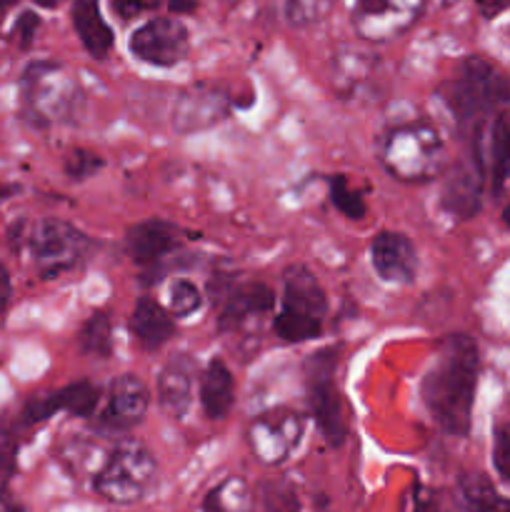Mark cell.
<instances>
[{"mask_svg": "<svg viewBox=\"0 0 510 512\" xmlns=\"http://www.w3.org/2000/svg\"><path fill=\"white\" fill-rule=\"evenodd\" d=\"M230 108H233V100L225 90L208 83L190 85L178 95L173 105V128L180 135L208 130L213 125L223 123L228 118Z\"/></svg>", "mask_w": 510, "mask_h": 512, "instance_id": "obj_13", "label": "cell"}, {"mask_svg": "<svg viewBox=\"0 0 510 512\" xmlns=\"http://www.w3.org/2000/svg\"><path fill=\"white\" fill-rule=\"evenodd\" d=\"M370 263L383 283L410 285L418 275V250L405 233L380 230L370 240Z\"/></svg>", "mask_w": 510, "mask_h": 512, "instance_id": "obj_15", "label": "cell"}, {"mask_svg": "<svg viewBox=\"0 0 510 512\" xmlns=\"http://www.w3.org/2000/svg\"><path fill=\"white\" fill-rule=\"evenodd\" d=\"M20 105L25 118L40 128L73 125L85 110V93L63 63L33 60L20 75Z\"/></svg>", "mask_w": 510, "mask_h": 512, "instance_id": "obj_2", "label": "cell"}, {"mask_svg": "<svg viewBox=\"0 0 510 512\" xmlns=\"http://www.w3.org/2000/svg\"><path fill=\"white\" fill-rule=\"evenodd\" d=\"M328 298L315 273L305 265H290L283 273V298L273 330L283 343H305L323 333Z\"/></svg>", "mask_w": 510, "mask_h": 512, "instance_id": "obj_6", "label": "cell"}, {"mask_svg": "<svg viewBox=\"0 0 510 512\" xmlns=\"http://www.w3.org/2000/svg\"><path fill=\"white\" fill-rule=\"evenodd\" d=\"M475 3H478L480 15L488 20L498 18L500 13H505L510 8V0H475Z\"/></svg>", "mask_w": 510, "mask_h": 512, "instance_id": "obj_37", "label": "cell"}, {"mask_svg": "<svg viewBox=\"0 0 510 512\" xmlns=\"http://www.w3.org/2000/svg\"><path fill=\"white\" fill-rule=\"evenodd\" d=\"M13 243L28 253L40 278L50 280L68 273L83 263L90 248L88 235L80 233L75 225L55 218H38L33 223H20L10 230Z\"/></svg>", "mask_w": 510, "mask_h": 512, "instance_id": "obj_5", "label": "cell"}, {"mask_svg": "<svg viewBox=\"0 0 510 512\" xmlns=\"http://www.w3.org/2000/svg\"><path fill=\"white\" fill-rule=\"evenodd\" d=\"M15 455H18V450L13 445L0 443V493H3L5 485L10 483L15 473Z\"/></svg>", "mask_w": 510, "mask_h": 512, "instance_id": "obj_35", "label": "cell"}, {"mask_svg": "<svg viewBox=\"0 0 510 512\" xmlns=\"http://www.w3.org/2000/svg\"><path fill=\"white\" fill-rule=\"evenodd\" d=\"M480 163H483L485 180L495 198H503L510 183V115H493L488 125L485 143H475Z\"/></svg>", "mask_w": 510, "mask_h": 512, "instance_id": "obj_18", "label": "cell"}, {"mask_svg": "<svg viewBox=\"0 0 510 512\" xmlns=\"http://www.w3.org/2000/svg\"><path fill=\"white\" fill-rule=\"evenodd\" d=\"M483 183V163L473 150V163H458L448 170L443 183V208L460 220L478 215L483 205Z\"/></svg>", "mask_w": 510, "mask_h": 512, "instance_id": "obj_17", "label": "cell"}, {"mask_svg": "<svg viewBox=\"0 0 510 512\" xmlns=\"http://www.w3.org/2000/svg\"><path fill=\"white\" fill-rule=\"evenodd\" d=\"M165 5H168L170 13H175V18H178V15L195 13V8H198L195 0H165Z\"/></svg>", "mask_w": 510, "mask_h": 512, "instance_id": "obj_38", "label": "cell"}, {"mask_svg": "<svg viewBox=\"0 0 510 512\" xmlns=\"http://www.w3.org/2000/svg\"><path fill=\"white\" fill-rule=\"evenodd\" d=\"M128 50L140 63L155 68H173L183 63L190 50V30L175 15H158L145 20L128 38Z\"/></svg>", "mask_w": 510, "mask_h": 512, "instance_id": "obj_9", "label": "cell"}, {"mask_svg": "<svg viewBox=\"0 0 510 512\" xmlns=\"http://www.w3.org/2000/svg\"><path fill=\"white\" fill-rule=\"evenodd\" d=\"M380 163L403 183H430L448 163V150L438 128L425 120L395 125L380 143Z\"/></svg>", "mask_w": 510, "mask_h": 512, "instance_id": "obj_4", "label": "cell"}, {"mask_svg": "<svg viewBox=\"0 0 510 512\" xmlns=\"http://www.w3.org/2000/svg\"><path fill=\"white\" fill-rule=\"evenodd\" d=\"M103 168V158L95 155L93 150H73L65 160V173H68L70 180H85L90 175H95Z\"/></svg>", "mask_w": 510, "mask_h": 512, "instance_id": "obj_32", "label": "cell"}, {"mask_svg": "<svg viewBox=\"0 0 510 512\" xmlns=\"http://www.w3.org/2000/svg\"><path fill=\"white\" fill-rule=\"evenodd\" d=\"M15 3H18V0H0V20L5 18V13H8ZM33 3L40 5V8H55V5H58V0H33Z\"/></svg>", "mask_w": 510, "mask_h": 512, "instance_id": "obj_39", "label": "cell"}, {"mask_svg": "<svg viewBox=\"0 0 510 512\" xmlns=\"http://www.w3.org/2000/svg\"><path fill=\"white\" fill-rule=\"evenodd\" d=\"M213 303L218 300V328L230 330L243 325L245 320L258 318L275 308V293L270 285L250 280V283H210Z\"/></svg>", "mask_w": 510, "mask_h": 512, "instance_id": "obj_14", "label": "cell"}, {"mask_svg": "<svg viewBox=\"0 0 510 512\" xmlns=\"http://www.w3.org/2000/svg\"><path fill=\"white\" fill-rule=\"evenodd\" d=\"M193 388H195V360L190 355H178L170 360L158 375V408L168 418L183 420L185 413L193 405Z\"/></svg>", "mask_w": 510, "mask_h": 512, "instance_id": "obj_19", "label": "cell"}, {"mask_svg": "<svg viewBox=\"0 0 510 512\" xmlns=\"http://www.w3.org/2000/svg\"><path fill=\"white\" fill-rule=\"evenodd\" d=\"M338 368V350L328 348L310 355L308 360V403L315 423L325 440L340 445L348 435V418H345L343 395L335 383Z\"/></svg>", "mask_w": 510, "mask_h": 512, "instance_id": "obj_8", "label": "cell"}, {"mask_svg": "<svg viewBox=\"0 0 510 512\" xmlns=\"http://www.w3.org/2000/svg\"><path fill=\"white\" fill-rule=\"evenodd\" d=\"M453 3H460V0H440V5H453Z\"/></svg>", "mask_w": 510, "mask_h": 512, "instance_id": "obj_43", "label": "cell"}, {"mask_svg": "<svg viewBox=\"0 0 510 512\" xmlns=\"http://www.w3.org/2000/svg\"><path fill=\"white\" fill-rule=\"evenodd\" d=\"M78 345L85 355H93V358H110L113 353V323H110V315L98 310V313L90 315L83 323L78 333Z\"/></svg>", "mask_w": 510, "mask_h": 512, "instance_id": "obj_26", "label": "cell"}, {"mask_svg": "<svg viewBox=\"0 0 510 512\" xmlns=\"http://www.w3.org/2000/svg\"><path fill=\"white\" fill-rule=\"evenodd\" d=\"M128 328L143 348L158 350L173 338L175 320L173 315H170V310H165L158 300L140 298L138 303H135L133 315H130Z\"/></svg>", "mask_w": 510, "mask_h": 512, "instance_id": "obj_22", "label": "cell"}, {"mask_svg": "<svg viewBox=\"0 0 510 512\" xmlns=\"http://www.w3.org/2000/svg\"><path fill=\"white\" fill-rule=\"evenodd\" d=\"M100 403V390L88 380L80 383H70L65 388L55 390V393L43 395V398H33L18 415L20 425H35L43 420L53 418L55 413H68L75 418H90Z\"/></svg>", "mask_w": 510, "mask_h": 512, "instance_id": "obj_16", "label": "cell"}, {"mask_svg": "<svg viewBox=\"0 0 510 512\" xmlns=\"http://www.w3.org/2000/svg\"><path fill=\"white\" fill-rule=\"evenodd\" d=\"M198 395L200 405H203V413L210 420L228 418V413L235 405V378L223 360H210L205 373L200 375Z\"/></svg>", "mask_w": 510, "mask_h": 512, "instance_id": "obj_23", "label": "cell"}, {"mask_svg": "<svg viewBox=\"0 0 510 512\" xmlns=\"http://www.w3.org/2000/svg\"><path fill=\"white\" fill-rule=\"evenodd\" d=\"M158 478L155 455L140 440H120L95 473L93 490L113 505H135L150 493Z\"/></svg>", "mask_w": 510, "mask_h": 512, "instance_id": "obj_7", "label": "cell"}, {"mask_svg": "<svg viewBox=\"0 0 510 512\" xmlns=\"http://www.w3.org/2000/svg\"><path fill=\"white\" fill-rule=\"evenodd\" d=\"M263 512H300V500L290 485H265Z\"/></svg>", "mask_w": 510, "mask_h": 512, "instance_id": "obj_31", "label": "cell"}, {"mask_svg": "<svg viewBox=\"0 0 510 512\" xmlns=\"http://www.w3.org/2000/svg\"><path fill=\"white\" fill-rule=\"evenodd\" d=\"M10 300H13V280H10L8 268L0 263V315L8 313Z\"/></svg>", "mask_w": 510, "mask_h": 512, "instance_id": "obj_36", "label": "cell"}, {"mask_svg": "<svg viewBox=\"0 0 510 512\" xmlns=\"http://www.w3.org/2000/svg\"><path fill=\"white\" fill-rule=\"evenodd\" d=\"M70 20H73V30L80 38L83 48L88 50L90 58L105 60L113 50L115 33L103 18L100 10V0H73L70 5Z\"/></svg>", "mask_w": 510, "mask_h": 512, "instance_id": "obj_21", "label": "cell"}, {"mask_svg": "<svg viewBox=\"0 0 510 512\" xmlns=\"http://www.w3.org/2000/svg\"><path fill=\"white\" fill-rule=\"evenodd\" d=\"M253 503L255 498L248 480L240 478V475H230L208 490L200 508L203 512H250Z\"/></svg>", "mask_w": 510, "mask_h": 512, "instance_id": "obj_24", "label": "cell"}, {"mask_svg": "<svg viewBox=\"0 0 510 512\" xmlns=\"http://www.w3.org/2000/svg\"><path fill=\"white\" fill-rule=\"evenodd\" d=\"M0 512H8V505H5V498H3V493H0Z\"/></svg>", "mask_w": 510, "mask_h": 512, "instance_id": "obj_41", "label": "cell"}, {"mask_svg": "<svg viewBox=\"0 0 510 512\" xmlns=\"http://www.w3.org/2000/svg\"><path fill=\"white\" fill-rule=\"evenodd\" d=\"M478 375V345L470 335L455 333L440 343L438 355L420 385L430 418L455 438H465L470 433Z\"/></svg>", "mask_w": 510, "mask_h": 512, "instance_id": "obj_1", "label": "cell"}, {"mask_svg": "<svg viewBox=\"0 0 510 512\" xmlns=\"http://www.w3.org/2000/svg\"><path fill=\"white\" fill-rule=\"evenodd\" d=\"M40 25H43V20H40V15L35 13V10H20V15L13 23V30H10V38L15 40V45H18L20 50H30V45L35 43V35H38Z\"/></svg>", "mask_w": 510, "mask_h": 512, "instance_id": "obj_33", "label": "cell"}, {"mask_svg": "<svg viewBox=\"0 0 510 512\" xmlns=\"http://www.w3.org/2000/svg\"><path fill=\"white\" fill-rule=\"evenodd\" d=\"M438 95L458 123L483 128L485 115H498L510 103V83L488 58L468 55L458 63L453 78L440 85Z\"/></svg>", "mask_w": 510, "mask_h": 512, "instance_id": "obj_3", "label": "cell"}, {"mask_svg": "<svg viewBox=\"0 0 510 512\" xmlns=\"http://www.w3.org/2000/svg\"><path fill=\"white\" fill-rule=\"evenodd\" d=\"M328 195H330V203L350 220H360L365 218L368 208H365V200L360 198L358 190L343 178V175H335V178L328 180Z\"/></svg>", "mask_w": 510, "mask_h": 512, "instance_id": "obj_28", "label": "cell"}, {"mask_svg": "<svg viewBox=\"0 0 510 512\" xmlns=\"http://www.w3.org/2000/svg\"><path fill=\"white\" fill-rule=\"evenodd\" d=\"M170 315L173 318H188V315L198 313L203 308V293L195 283L180 278L170 285Z\"/></svg>", "mask_w": 510, "mask_h": 512, "instance_id": "obj_29", "label": "cell"}, {"mask_svg": "<svg viewBox=\"0 0 510 512\" xmlns=\"http://www.w3.org/2000/svg\"><path fill=\"white\" fill-rule=\"evenodd\" d=\"M163 3L165 0H108V8L113 10L115 18L123 20V23H130V20L155 13Z\"/></svg>", "mask_w": 510, "mask_h": 512, "instance_id": "obj_34", "label": "cell"}, {"mask_svg": "<svg viewBox=\"0 0 510 512\" xmlns=\"http://www.w3.org/2000/svg\"><path fill=\"white\" fill-rule=\"evenodd\" d=\"M303 433V415L290 408H273L250 423L248 445L263 465H283L298 450Z\"/></svg>", "mask_w": 510, "mask_h": 512, "instance_id": "obj_11", "label": "cell"}, {"mask_svg": "<svg viewBox=\"0 0 510 512\" xmlns=\"http://www.w3.org/2000/svg\"><path fill=\"white\" fill-rule=\"evenodd\" d=\"M463 512H510V498H503L483 475H465L460 480Z\"/></svg>", "mask_w": 510, "mask_h": 512, "instance_id": "obj_25", "label": "cell"}, {"mask_svg": "<svg viewBox=\"0 0 510 512\" xmlns=\"http://www.w3.org/2000/svg\"><path fill=\"white\" fill-rule=\"evenodd\" d=\"M428 0H353L355 33L368 43H388L415 28Z\"/></svg>", "mask_w": 510, "mask_h": 512, "instance_id": "obj_10", "label": "cell"}, {"mask_svg": "<svg viewBox=\"0 0 510 512\" xmlns=\"http://www.w3.org/2000/svg\"><path fill=\"white\" fill-rule=\"evenodd\" d=\"M503 223L510 228V203L505 205V210H503Z\"/></svg>", "mask_w": 510, "mask_h": 512, "instance_id": "obj_40", "label": "cell"}, {"mask_svg": "<svg viewBox=\"0 0 510 512\" xmlns=\"http://www.w3.org/2000/svg\"><path fill=\"white\" fill-rule=\"evenodd\" d=\"M338 0H285V20L293 28H313L323 23Z\"/></svg>", "mask_w": 510, "mask_h": 512, "instance_id": "obj_27", "label": "cell"}, {"mask_svg": "<svg viewBox=\"0 0 510 512\" xmlns=\"http://www.w3.org/2000/svg\"><path fill=\"white\" fill-rule=\"evenodd\" d=\"M493 468L505 485H510V418H503L493 430Z\"/></svg>", "mask_w": 510, "mask_h": 512, "instance_id": "obj_30", "label": "cell"}, {"mask_svg": "<svg viewBox=\"0 0 510 512\" xmlns=\"http://www.w3.org/2000/svg\"><path fill=\"white\" fill-rule=\"evenodd\" d=\"M150 408V390L138 375L123 373L110 383L108 398L100 410L98 428L105 433H128L143 423Z\"/></svg>", "mask_w": 510, "mask_h": 512, "instance_id": "obj_12", "label": "cell"}, {"mask_svg": "<svg viewBox=\"0 0 510 512\" xmlns=\"http://www.w3.org/2000/svg\"><path fill=\"white\" fill-rule=\"evenodd\" d=\"M180 230L163 218H148L133 225L125 235V250L138 265H155L173 248H178Z\"/></svg>", "mask_w": 510, "mask_h": 512, "instance_id": "obj_20", "label": "cell"}, {"mask_svg": "<svg viewBox=\"0 0 510 512\" xmlns=\"http://www.w3.org/2000/svg\"><path fill=\"white\" fill-rule=\"evenodd\" d=\"M415 512H433V508H430V505H418V510Z\"/></svg>", "mask_w": 510, "mask_h": 512, "instance_id": "obj_42", "label": "cell"}]
</instances>
